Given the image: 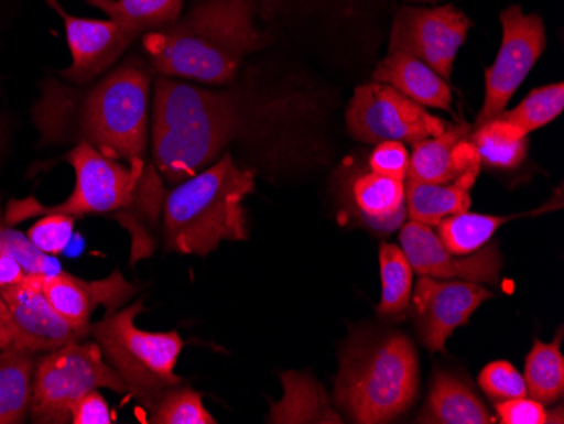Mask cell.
Masks as SVG:
<instances>
[{"label": "cell", "instance_id": "1", "mask_svg": "<svg viewBox=\"0 0 564 424\" xmlns=\"http://www.w3.org/2000/svg\"><path fill=\"white\" fill-rule=\"evenodd\" d=\"M152 68L131 56L85 85L46 80L33 106L44 144H90L110 160L144 170L149 160Z\"/></svg>", "mask_w": 564, "mask_h": 424}, {"label": "cell", "instance_id": "2", "mask_svg": "<svg viewBox=\"0 0 564 424\" xmlns=\"http://www.w3.org/2000/svg\"><path fill=\"white\" fill-rule=\"evenodd\" d=\"M65 160L75 170L72 195L58 205H41L33 196L11 199L6 208V224L14 226L46 214L73 218L98 215L119 221L129 232L132 265L156 251V230L161 227L166 189L152 161L142 170L110 160L85 142L73 145Z\"/></svg>", "mask_w": 564, "mask_h": 424}, {"label": "cell", "instance_id": "3", "mask_svg": "<svg viewBox=\"0 0 564 424\" xmlns=\"http://www.w3.org/2000/svg\"><path fill=\"white\" fill-rule=\"evenodd\" d=\"M152 72L207 85H227L250 53L265 44L253 0H198L185 19L144 34Z\"/></svg>", "mask_w": 564, "mask_h": 424}, {"label": "cell", "instance_id": "4", "mask_svg": "<svg viewBox=\"0 0 564 424\" xmlns=\"http://www.w3.org/2000/svg\"><path fill=\"white\" fill-rule=\"evenodd\" d=\"M240 122L236 98L227 91L160 75L149 122L152 164L167 185L185 182L217 161Z\"/></svg>", "mask_w": 564, "mask_h": 424}, {"label": "cell", "instance_id": "5", "mask_svg": "<svg viewBox=\"0 0 564 424\" xmlns=\"http://www.w3.org/2000/svg\"><path fill=\"white\" fill-rule=\"evenodd\" d=\"M253 173L230 153L177 183L164 195L161 230L164 249L177 254L208 256L221 242L247 240L243 202L253 192Z\"/></svg>", "mask_w": 564, "mask_h": 424}, {"label": "cell", "instance_id": "6", "mask_svg": "<svg viewBox=\"0 0 564 424\" xmlns=\"http://www.w3.org/2000/svg\"><path fill=\"white\" fill-rule=\"evenodd\" d=\"M420 360L405 335L383 334L350 344L341 357L335 399L351 421L389 423L416 401Z\"/></svg>", "mask_w": 564, "mask_h": 424}, {"label": "cell", "instance_id": "7", "mask_svg": "<svg viewBox=\"0 0 564 424\" xmlns=\"http://www.w3.org/2000/svg\"><path fill=\"white\" fill-rule=\"evenodd\" d=\"M142 312L144 300L107 313L100 322L91 323V337L126 385L127 394L149 411L167 391L185 384L176 373L185 340L176 330H141L135 318Z\"/></svg>", "mask_w": 564, "mask_h": 424}, {"label": "cell", "instance_id": "8", "mask_svg": "<svg viewBox=\"0 0 564 424\" xmlns=\"http://www.w3.org/2000/svg\"><path fill=\"white\" fill-rule=\"evenodd\" d=\"M95 389L127 394L97 341H72L43 354L34 369L30 420L37 424L72 423V410Z\"/></svg>", "mask_w": 564, "mask_h": 424}, {"label": "cell", "instance_id": "9", "mask_svg": "<svg viewBox=\"0 0 564 424\" xmlns=\"http://www.w3.org/2000/svg\"><path fill=\"white\" fill-rule=\"evenodd\" d=\"M348 132L358 141L379 144L383 141L416 142L436 138L449 122L427 112L391 85H362L355 90L347 110Z\"/></svg>", "mask_w": 564, "mask_h": 424}, {"label": "cell", "instance_id": "10", "mask_svg": "<svg viewBox=\"0 0 564 424\" xmlns=\"http://www.w3.org/2000/svg\"><path fill=\"white\" fill-rule=\"evenodd\" d=\"M502 43L496 63L485 72V98L474 128L506 112L532 66L546 47V30L538 14H524L519 6H510L500 14Z\"/></svg>", "mask_w": 564, "mask_h": 424}, {"label": "cell", "instance_id": "11", "mask_svg": "<svg viewBox=\"0 0 564 424\" xmlns=\"http://www.w3.org/2000/svg\"><path fill=\"white\" fill-rule=\"evenodd\" d=\"M470 26V19L453 6L401 8L392 24L389 53L416 56L448 81L453 63L467 40Z\"/></svg>", "mask_w": 564, "mask_h": 424}, {"label": "cell", "instance_id": "12", "mask_svg": "<svg viewBox=\"0 0 564 424\" xmlns=\"http://www.w3.org/2000/svg\"><path fill=\"white\" fill-rule=\"evenodd\" d=\"M492 296L489 290L470 281L421 276L411 303L424 347L431 352H445L446 340L453 331L467 325L481 303Z\"/></svg>", "mask_w": 564, "mask_h": 424}, {"label": "cell", "instance_id": "13", "mask_svg": "<svg viewBox=\"0 0 564 424\" xmlns=\"http://www.w3.org/2000/svg\"><path fill=\"white\" fill-rule=\"evenodd\" d=\"M401 246L420 276L499 284L503 262L497 242L485 243L468 256H455L433 232V227L411 220L401 227Z\"/></svg>", "mask_w": 564, "mask_h": 424}, {"label": "cell", "instance_id": "14", "mask_svg": "<svg viewBox=\"0 0 564 424\" xmlns=\"http://www.w3.org/2000/svg\"><path fill=\"white\" fill-rule=\"evenodd\" d=\"M65 22L66 41L72 53V65L63 69V80L73 85H85L112 68L127 47L138 37L134 31L127 30L119 22L107 19L76 18L59 6L58 0H47Z\"/></svg>", "mask_w": 564, "mask_h": 424}, {"label": "cell", "instance_id": "15", "mask_svg": "<svg viewBox=\"0 0 564 424\" xmlns=\"http://www.w3.org/2000/svg\"><path fill=\"white\" fill-rule=\"evenodd\" d=\"M11 313L14 328V345L31 352H53L72 341L87 340L90 330L73 327L66 322L37 286L33 276H25L21 283L0 290Z\"/></svg>", "mask_w": 564, "mask_h": 424}, {"label": "cell", "instance_id": "16", "mask_svg": "<svg viewBox=\"0 0 564 424\" xmlns=\"http://www.w3.org/2000/svg\"><path fill=\"white\" fill-rule=\"evenodd\" d=\"M51 306L73 327L91 331V315L98 306L107 313L123 308L138 294L122 272L113 271L106 280L85 281L59 272L56 276H33Z\"/></svg>", "mask_w": 564, "mask_h": 424}, {"label": "cell", "instance_id": "17", "mask_svg": "<svg viewBox=\"0 0 564 424\" xmlns=\"http://www.w3.org/2000/svg\"><path fill=\"white\" fill-rule=\"evenodd\" d=\"M474 126H449L436 138L416 142L409 157L408 178L416 182L446 185L459 176L480 171L481 161L471 142Z\"/></svg>", "mask_w": 564, "mask_h": 424}, {"label": "cell", "instance_id": "18", "mask_svg": "<svg viewBox=\"0 0 564 424\" xmlns=\"http://www.w3.org/2000/svg\"><path fill=\"white\" fill-rule=\"evenodd\" d=\"M373 80L391 85L414 102L452 112V88L430 65L408 53H389L373 72Z\"/></svg>", "mask_w": 564, "mask_h": 424}, {"label": "cell", "instance_id": "19", "mask_svg": "<svg viewBox=\"0 0 564 424\" xmlns=\"http://www.w3.org/2000/svg\"><path fill=\"white\" fill-rule=\"evenodd\" d=\"M480 171L459 176L453 183L434 185L405 178V210L408 217L427 227H438L440 221L452 215L470 210V192Z\"/></svg>", "mask_w": 564, "mask_h": 424}, {"label": "cell", "instance_id": "20", "mask_svg": "<svg viewBox=\"0 0 564 424\" xmlns=\"http://www.w3.org/2000/svg\"><path fill=\"white\" fill-rule=\"evenodd\" d=\"M417 423L492 424L496 417L467 381L449 372H438L431 382L430 398Z\"/></svg>", "mask_w": 564, "mask_h": 424}, {"label": "cell", "instance_id": "21", "mask_svg": "<svg viewBox=\"0 0 564 424\" xmlns=\"http://www.w3.org/2000/svg\"><path fill=\"white\" fill-rule=\"evenodd\" d=\"M351 195L355 207L373 230L391 233L404 226V182L367 173L355 180Z\"/></svg>", "mask_w": 564, "mask_h": 424}, {"label": "cell", "instance_id": "22", "mask_svg": "<svg viewBox=\"0 0 564 424\" xmlns=\"http://www.w3.org/2000/svg\"><path fill=\"white\" fill-rule=\"evenodd\" d=\"M37 359L40 354L14 344L0 350V424L24 423L30 417Z\"/></svg>", "mask_w": 564, "mask_h": 424}, {"label": "cell", "instance_id": "23", "mask_svg": "<svg viewBox=\"0 0 564 424\" xmlns=\"http://www.w3.org/2000/svg\"><path fill=\"white\" fill-rule=\"evenodd\" d=\"M282 388L284 398L281 403L272 404L271 423H341L315 379L288 372L282 376Z\"/></svg>", "mask_w": 564, "mask_h": 424}, {"label": "cell", "instance_id": "24", "mask_svg": "<svg viewBox=\"0 0 564 424\" xmlns=\"http://www.w3.org/2000/svg\"><path fill=\"white\" fill-rule=\"evenodd\" d=\"M528 135L514 123L497 117L474 128L471 142L481 163L497 170H514L528 156Z\"/></svg>", "mask_w": 564, "mask_h": 424}, {"label": "cell", "instance_id": "25", "mask_svg": "<svg viewBox=\"0 0 564 424\" xmlns=\"http://www.w3.org/2000/svg\"><path fill=\"white\" fill-rule=\"evenodd\" d=\"M138 36L163 30L180 19L183 0H87Z\"/></svg>", "mask_w": 564, "mask_h": 424}, {"label": "cell", "instance_id": "26", "mask_svg": "<svg viewBox=\"0 0 564 424\" xmlns=\"http://www.w3.org/2000/svg\"><path fill=\"white\" fill-rule=\"evenodd\" d=\"M524 382L528 394L544 406L563 398L564 357L561 337L551 344L535 340L525 359Z\"/></svg>", "mask_w": 564, "mask_h": 424}, {"label": "cell", "instance_id": "27", "mask_svg": "<svg viewBox=\"0 0 564 424\" xmlns=\"http://www.w3.org/2000/svg\"><path fill=\"white\" fill-rule=\"evenodd\" d=\"M379 258L382 297L377 312L383 318H399L411 306L414 269L402 247L394 243H383Z\"/></svg>", "mask_w": 564, "mask_h": 424}, {"label": "cell", "instance_id": "28", "mask_svg": "<svg viewBox=\"0 0 564 424\" xmlns=\"http://www.w3.org/2000/svg\"><path fill=\"white\" fill-rule=\"evenodd\" d=\"M516 217H496L464 211L438 224V237L455 256H468L489 243L496 230Z\"/></svg>", "mask_w": 564, "mask_h": 424}, {"label": "cell", "instance_id": "29", "mask_svg": "<svg viewBox=\"0 0 564 424\" xmlns=\"http://www.w3.org/2000/svg\"><path fill=\"white\" fill-rule=\"evenodd\" d=\"M563 107L564 85L553 84L535 88L514 110L502 112L499 117L529 134L553 122L563 112Z\"/></svg>", "mask_w": 564, "mask_h": 424}, {"label": "cell", "instance_id": "30", "mask_svg": "<svg viewBox=\"0 0 564 424\" xmlns=\"http://www.w3.org/2000/svg\"><path fill=\"white\" fill-rule=\"evenodd\" d=\"M149 424H215L217 420L203 404L202 394L188 384L177 385L148 411Z\"/></svg>", "mask_w": 564, "mask_h": 424}, {"label": "cell", "instance_id": "31", "mask_svg": "<svg viewBox=\"0 0 564 424\" xmlns=\"http://www.w3.org/2000/svg\"><path fill=\"white\" fill-rule=\"evenodd\" d=\"M0 251L8 252L28 276H56L63 272L62 262L56 256L44 254L30 237L12 229L0 218Z\"/></svg>", "mask_w": 564, "mask_h": 424}, {"label": "cell", "instance_id": "32", "mask_svg": "<svg viewBox=\"0 0 564 424\" xmlns=\"http://www.w3.org/2000/svg\"><path fill=\"white\" fill-rule=\"evenodd\" d=\"M76 218L63 214H46L28 230L31 242L47 256L65 251L75 230Z\"/></svg>", "mask_w": 564, "mask_h": 424}, {"label": "cell", "instance_id": "33", "mask_svg": "<svg viewBox=\"0 0 564 424\" xmlns=\"http://www.w3.org/2000/svg\"><path fill=\"white\" fill-rule=\"evenodd\" d=\"M478 384L485 394L496 401L528 395L524 376H521V372L506 360H497V362L485 366L478 376Z\"/></svg>", "mask_w": 564, "mask_h": 424}, {"label": "cell", "instance_id": "34", "mask_svg": "<svg viewBox=\"0 0 564 424\" xmlns=\"http://www.w3.org/2000/svg\"><path fill=\"white\" fill-rule=\"evenodd\" d=\"M409 157L411 154L402 142H379L369 160L370 170L383 178L404 182L408 178Z\"/></svg>", "mask_w": 564, "mask_h": 424}, {"label": "cell", "instance_id": "35", "mask_svg": "<svg viewBox=\"0 0 564 424\" xmlns=\"http://www.w3.org/2000/svg\"><path fill=\"white\" fill-rule=\"evenodd\" d=\"M496 407L502 424L547 423V411L544 404L535 399H528L525 395L497 401Z\"/></svg>", "mask_w": 564, "mask_h": 424}, {"label": "cell", "instance_id": "36", "mask_svg": "<svg viewBox=\"0 0 564 424\" xmlns=\"http://www.w3.org/2000/svg\"><path fill=\"white\" fill-rule=\"evenodd\" d=\"M73 424H112L113 414L107 399L98 392H88L72 410Z\"/></svg>", "mask_w": 564, "mask_h": 424}, {"label": "cell", "instance_id": "37", "mask_svg": "<svg viewBox=\"0 0 564 424\" xmlns=\"http://www.w3.org/2000/svg\"><path fill=\"white\" fill-rule=\"evenodd\" d=\"M25 276H28V274L22 271L18 261H14L8 252L0 251V290L21 283Z\"/></svg>", "mask_w": 564, "mask_h": 424}, {"label": "cell", "instance_id": "38", "mask_svg": "<svg viewBox=\"0 0 564 424\" xmlns=\"http://www.w3.org/2000/svg\"><path fill=\"white\" fill-rule=\"evenodd\" d=\"M14 344V328H12L11 313L0 309V350Z\"/></svg>", "mask_w": 564, "mask_h": 424}, {"label": "cell", "instance_id": "39", "mask_svg": "<svg viewBox=\"0 0 564 424\" xmlns=\"http://www.w3.org/2000/svg\"><path fill=\"white\" fill-rule=\"evenodd\" d=\"M258 2L262 14H264L265 18H271L272 12L281 6L282 0H258Z\"/></svg>", "mask_w": 564, "mask_h": 424}, {"label": "cell", "instance_id": "40", "mask_svg": "<svg viewBox=\"0 0 564 424\" xmlns=\"http://www.w3.org/2000/svg\"><path fill=\"white\" fill-rule=\"evenodd\" d=\"M0 309H4V312H8V303H6L4 296H2V293H0Z\"/></svg>", "mask_w": 564, "mask_h": 424}, {"label": "cell", "instance_id": "41", "mask_svg": "<svg viewBox=\"0 0 564 424\" xmlns=\"http://www.w3.org/2000/svg\"><path fill=\"white\" fill-rule=\"evenodd\" d=\"M409 2H424V4H433V2H438V0H409Z\"/></svg>", "mask_w": 564, "mask_h": 424}, {"label": "cell", "instance_id": "42", "mask_svg": "<svg viewBox=\"0 0 564 424\" xmlns=\"http://www.w3.org/2000/svg\"><path fill=\"white\" fill-rule=\"evenodd\" d=\"M0 138H2V126H0Z\"/></svg>", "mask_w": 564, "mask_h": 424}]
</instances>
